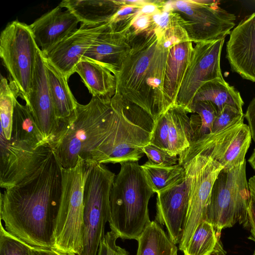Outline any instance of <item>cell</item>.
<instances>
[{"mask_svg": "<svg viewBox=\"0 0 255 255\" xmlns=\"http://www.w3.org/2000/svg\"><path fill=\"white\" fill-rule=\"evenodd\" d=\"M152 119L118 92L112 98L92 96L77 104V114L63 124L50 146L62 167H74L78 157L87 166L138 161L150 142Z\"/></svg>", "mask_w": 255, "mask_h": 255, "instance_id": "1", "label": "cell"}, {"mask_svg": "<svg viewBox=\"0 0 255 255\" xmlns=\"http://www.w3.org/2000/svg\"><path fill=\"white\" fill-rule=\"evenodd\" d=\"M62 168L52 150L34 173L0 194V218L5 229L31 246L53 248Z\"/></svg>", "mask_w": 255, "mask_h": 255, "instance_id": "2", "label": "cell"}, {"mask_svg": "<svg viewBox=\"0 0 255 255\" xmlns=\"http://www.w3.org/2000/svg\"><path fill=\"white\" fill-rule=\"evenodd\" d=\"M169 50L154 29L135 34L115 76L116 92L142 109L154 123L167 110L163 87Z\"/></svg>", "mask_w": 255, "mask_h": 255, "instance_id": "3", "label": "cell"}, {"mask_svg": "<svg viewBox=\"0 0 255 255\" xmlns=\"http://www.w3.org/2000/svg\"><path fill=\"white\" fill-rule=\"evenodd\" d=\"M120 164L111 190L108 222L119 238L136 240L151 222L148 206L155 193L138 161Z\"/></svg>", "mask_w": 255, "mask_h": 255, "instance_id": "4", "label": "cell"}, {"mask_svg": "<svg viewBox=\"0 0 255 255\" xmlns=\"http://www.w3.org/2000/svg\"><path fill=\"white\" fill-rule=\"evenodd\" d=\"M85 170L80 157L74 167L62 168V194L53 234V248L76 255H81L84 247Z\"/></svg>", "mask_w": 255, "mask_h": 255, "instance_id": "5", "label": "cell"}, {"mask_svg": "<svg viewBox=\"0 0 255 255\" xmlns=\"http://www.w3.org/2000/svg\"><path fill=\"white\" fill-rule=\"evenodd\" d=\"M250 201L246 161L231 169L223 168L214 183L205 221L212 224L220 237L223 229L237 223H249Z\"/></svg>", "mask_w": 255, "mask_h": 255, "instance_id": "6", "label": "cell"}, {"mask_svg": "<svg viewBox=\"0 0 255 255\" xmlns=\"http://www.w3.org/2000/svg\"><path fill=\"white\" fill-rule=\"evenodd\" d=\"M116 175L103 164L86 165L84 185V237L81 255H97L110 215V197Z\"/></svg>", "mask_w": 255, "mask_h": 255, "instance_id": "7", "label": "cell"}, {"mask_svg": "<svg viewBox=\"0 0 255 255\" xmlns=\"http://www.w3.org/2000/svg\"><path fill=\"white\" fill-rule=\"evenodd\" d=\"M37 46L29 25L14 20L1 31L0 56L17 96L27 100L33 80Z\"/></svg>", "mask_w": 255, "mask_h": 255, "instance_id": "8", "label": "cell"}, {"mask_svg": "<svg viewBox=\"0 0 255 255\" xmlns=\"http://www.w3.org/2000/svg\"><path fill=\"white\" fill-rule=\"evenodd\" d=\"M182 166L189 179V199L178 249L183 252L198 226L206 220L214 183L224 168L207 154H198Z\"/></svg>", "mask_w": 255, "mask_h": 255, "instance_id": "9", "label": "cell"}, {"mask_svg": "<svg viewBox=\"0 0 255 255\" xmlns=\"http://www.w3.org/2000/svg\"><path fill=\"white\" fill-rule=\"evenodd\" d=\"M252 139L249 127L243 119L222 130L206 134L191 143L178 156V164L182 165L198 154H207L224 168L231 169L246 161Z\"/></svg>", "mask_w": 255, "mask_h": 255, "instance_id": "10", "label": "cell"}, {"mask_svg": "<svg viewBox=\"0 0 255 255\" xmlns=\"http://www.w3.org/2000/svg\"><path fill=\"white\" fill-rule=\"evenodd\" d=\"M171 10L179 14L189 38L194 43L225 39L235 25L236 17L218 6L197 0H169Z\"/></svg>", "mask_w": 255, "mask_h": 255, "instance_id": "11", "label": "cell"}, {"mask_svg": "<svg viewBox=\"0 0 255 255\" xmlns=\"http://www.w3.org/2000/svg\"><path fill=\"white\" fill-rule=\"evenodd\" d=\"M224 40L195 43L175 103L188 113H192L193 99L199 89L209 81L223 78L220 58Z\"/></svg>", "mask_w": 255, "mask_h": 255, "instance_id": "12", "label": "cell"}, {"mask_svg": "<svg viewBox=\"0 0 255 255\" xmlns=\"http://www.w3.org/2000/svg\"><path fill=\"white\" fill-rule=\"evenodd\" d=\"M0 186L7 189L34 173L52 151L48 144L33 148L11 139L0 131Z\"/></svg>", "mask_w": 255, "mask_h": 255, "instance_id": "13", "label": "cell"}, {"mask_svg": "<svg viewBox=\"0 0 255 255\" xmlns=\"http://www.w3.org/2000/svg\"><path fill=\"white\" fill-rule=\"evenodd\" d=\"M135 16L117 22H110L108 27L99 35L82 59L101 65L116 76L130 51L135 35L131 25Z\"/></svg>", "mask_w": 255, "mask_h": 255, "instance_id": "14", "label": "cell"}, {"mask_svg": "<svg viewBox=\"0 0 255 255\" xmlns=\"http://www.w3.org/2000/svg\"><path fill=\"white\" fill-rule=\"evenodd\" d=\"M25 102L32 112L46 142L50 146L59 133L62 124L56 116L43 56L40 49L37 55L29 93Z\"/></svg>", "mask_w": 255, "mask_h": 255, "instance_id": "15", "label": "cell"}, {"mask_svg": "<svg viewBox=\"0 0 255 255\" xmlns=\"http://www.w3.org/2000/svg\"><path fill=\"white\" fill-rule=\"evenodd\" d=\"M109 22L96 25L81 23L80 27L43 56L68 79L77 64Z\"/></svg>", "mask_w": 255, "mask_h": 255, "instance_id": "16", "label": "cell"}, {"mask_svg": "<svg viewBox=\"0 0 255 255\" xmlns=\"http://www.w3.org/2000/svg\"><path fill=\"white\" fill-rule=\"evenodd\" d=\"M156 194L155 221L161 226H165L170 240L175 244H179L188 205L187 175L185 173L183 179L175 186Z\"/></svg>", "mask_w": 255, "mask_h": 255, "instance_id": "17", "label": "cell"}, {"mask_svg": "<svg viewBox=\"0 0 255 255\" xmlns=\"http://www.w3.org/2000/svg\"><path fill=\"white\" fill-rule=\"evenodd\" d=\"M226 53L232 70L255 82V12L242 20L231 31Z\"/></svg>", "mask_w": 255, "mask_h": 255, "instance_id": "18", "label": "cell"}, {"mask_svg": "<svg viewBox=\"0 0 255 255\" xmlns=\"http://www.w3.org/2000/svg\"><path fill=\"white\" fill-rule=\"evenodd\" d=\"M59 5L29 25L35 41L43 54H46L78 29L80 22L68 9Z\"/></svg>", "mask_w": 255, "mask_h": 255, "instance_id": "19", "label": "cell"}, {"mask_svg": "<svg viewBox=\"0 0 255 255\" xmlns=\"http://www.w3.org/2000/svg\"><path fill=\"white\" fill-rule=\"evenodd\" d=\"M193 49V42L188 40L174 45L168 51L163 87L167 110L175 105Z\"/></svg>", "mask_w": 255, "mask_h": 255, "instance_id": "20", "label": "cell"}, {"mask_svg": "<svg viewBox=\"0 0 255 255\" xmlns=\"http://www.w3.org/2000/svg\"><path fill=\"white\" fill-rule=\"evenodd\" d=\"M43 56L56 116L62 125L69 124L76 118L78 102L70 89L68 79Z\"/></svg>", "mask_w": 255, "mask_h": 255, "instance_id": "21", "label": "cell"}, {"mask_svg": "<svg viewBox=\"0 0 255 255\" xmlns=\"http://www.w3.org/2000/svg\"><path fill=\"white\" fill-rule=\"evenodd\" d=\"M59 5L70 11L81 23L93 25L109 22L123 5L121 0H63Z\"/></svg>", "mask_w": 255, "mask_h": 255, "instance_id": "22", "label": "cell"}, {"mask_svg": "<svg viewBox=\"0 0 255 255\" xmlns=\"http://www.w3.org/2000/svg\"><path fill=\"white\" fill-rule=\"evenodd\" d=\"M74 72L80 76L92 96L112 98L115 94L116 76L103 66L82 59L76 66Z\"/></svg>", "mask_w": 255, "mask_h": 255, "instance_id": "23", "label": "cell"}, {"mask_svg": "<svg viewBox=\"0 0 255 255\" xmlns=\"http://www.w3.org/2000/svg\"><path fill=\"white\" fill-rule=\"evenodd\" d=\"M166 112L168 118V153L179 156L190 146L192 131L188 113L176 105L171 106Z\"/></svg>", "mask_w": 255, "mask_h": 255, "instance_id": "24", "label": "cell"}, {"mask_svg": "<svg viewBox=\"0 0 255 255\" xmlns=\"http://www.w3.org/2000/svg\"><path fill=\"white\" fill-rule=\"evenodd\" d=\"M11 139L33 148L48 144L28 105H22L17 100L14 108Z\"/></svg>", "mask_w": 255, "mask_h": 255, "instance_id": "25", "label": "cell"}, {"mask_svg": "<svg viewBox=\"0 0 255 255\" xmlns=\"http://www.w3.org/2000/svg\"><path fill=\"white\" fill-rule=\"evenodd\" d=\"M198 101L211 103L218 113L227 105L233 106L243 112L244 102L240 92L233 86H230L224 78L205 83L196 93L193 103Z\"/></svg>", "mask_w": 255, "mask_h": 255, "instance_id": "26", "label": "cell"}, {"mask_svg": "<svg viewBox=\"0 0 255 255\" xmlns=\"http://www.w3.org/2000/svg\"><path fill=\"white\" fill-rule=\"evenodd\" d=\"M136 240V255H178L176 245L155 221H151Z\"/></svg>", "mask_w": 255, "mask_h": 255, "instance_id": "27", "label": "cell"}, {"mask_svg": "<svg viewBox=\"0 0 255 255\" xmlns=\"http://www.w3.org/2000/svg\"><path fill=\"white\" fill-rule=\"evenodd\" d=\"M184 255H226L220 237L211 223L204 221L197 227L182 252Z\"/></svg>", "mask_w": 255, "mask_h": 255, "instance_id": "28", "label": "cell"}, {"mask_svg": "<svg viewBox=\"0 0 255 255\" xmlns=\"http://www.w3.org/2000/svg\"><path fill=\"white\" fill-rule=\"evenodd\" d=\"M145 178L154 193L165 191L180 183L185 177V169L179 164L165 166L148 160L141 165Z\"/></svg>", "mask_w": 255, "mask_h": 255, "instance_id": "29", "label": "cell"}, {"mask_svg": "<svg viewBox=\"0 0 255 255\" xmlns=\"http://www.w3.org/2000/svg\"><path fill=\"white\" fill-rule=\"evenodd\" d=\"M191 110L193 114L190 118L192 131L191 143L212 132L213 123L218 114L213 105L207 101L193 103Z\"/></svg>", "mask_w": 255, "mask_h": 255, "instance_id": "30", "label": "cell"}, {"mask_svg": "<svg viewBox=\"0 0 255 255\" xmlns=\"http://www.w3.org/2000/svg\"><path fill=\"white\" fill-rule=\"evenodd\" d=\"M14 88L8 83L7 80L0 76V131L7 140L11 138V132L14 108L17 97Z\"/></svg>", "mask_w": 255, "mask_h": 255, "instance_id": "31", "label": "cell"}, {"mask_svg": "<svg viewBox=\"0 0 255 255\" xmlns=\"http://www.w3.org/2000/svg\"><path fill=\"white\" fill-rule=\"evenodd\" d=\"M0 255H33V246L0 226Z\"/></svg>", "mask_w": 255, "mask_h": 255, "instance_id": "32", "label": "cell"}, {"mask_svg": "<svg viewBox=\"0 0 255 255\" xmlns=\"http://www.w3.org/2000/svg\"><path fill=\"white\" fill-rule=\"evenodd\" d=\"M176 13L170 26L160 37L157 36L163 47L168 50L181 42L190 40L182 25V18L178 13Z\"/></svg>", "mask_w": 255, "mask_h": 255, "instance_id": "33", "label": "cell"}, {"mask_svg": "<svg viewBox=\"0 0 255 255\" xmlns=\"http://www.w3.org/2000/svg\"><path fill=\"white\" fill-rule=\"evenodd\" d=\"M245 118V114L235 107L226 105L217 114L214 120L212 133L222 130Z\"/></svg>", "mask_w": 255, "mask_h": 255, "instance_id": "34", "label": "cell"}, {"mask_svg": "<svg viewBox=\"0 0 255 255\" xmlns=\"http://www.w3.org/2000/svg\"><path fill=\"white\" fill-rule=\"evenodd\" d=\"M168 118L165 112L155 123L150 143L158 147L168 150Z\"/></svg>", "mask_w": 255, "mask_h": 255, "instance_id": "35", "label": "cell"}, {"mask_svg": "<svg viewBox=\"0 0 255 255\" xmlns=\"http://www.w3.org/2000/svg\"><path fill=\"white\" fill-rule=\"evenodd\" d=\"M142 149L148 160L154 164L170 166L178 163V156H172L166 150L150 143L143 146Z\"/></svg>", "mask_w": 255, "mask_h": 255, "instance_id": "36", "label": "cell"}, {"mask_svg": "<svg viewBox=\"0 0 255 255\" xmlns=\"http://www.w3.org/2000/svg\"><path fill=\"white\" fill-rule=\"evenodd\" d=\"M118 238L113 231L108 232L100 243L97 255H128L125 249L117 245Z\"/></svg>", "mask_w": 255, "mask_h": 255, "instance_id": "37", "label": "cell"}, {"mask_svg": "<svg viewBox=\"0 0 255 255\" xmlns=\"http://www.w3.org/2000/svg\"><path fill=\"white\" fill-rule=\"evenodd\" d=\"M151 15L138 13L131 21V27L135 34L151 29Z\"/></svg>", "mask_w": 255, "mask_h": 255, "instance_id": "38", "label": "cell"}, {"mask_svg": "<svg viewBox=\"0 0 255 255\" xmlns=\"http://www.w3.org/2000/svg\"><path fill=\"white\" fill-rule=\"evenodd\" d=\"M139 7L133 5H123L112 17L110 22H117L136 15L140 10Z\"/></svg>", "mask_w": 255, "mask_h": 255, "instance_id": "39", "label": "cell"}, {"mask_svg": "<svg viewBox=\"0 0 255 255\" xmlns=\"http://www.w3.org/2000/svg\"><path fill=\"white\" fill-rule=\"evenodd\" d=\"M245 118L248 123L252 138L255 142V98L250 103L245 114Z\"/></svg>", "mask_w": 255, "mask_h": 255, "instance_id": "40", "label": "cell"}, {"mask_svg": "<svg viewBox=\"0 0 255 255\" xmlns=\"http://www.w3.org/2000/svg\"><path fill=\"white\" fill-rule=\"evenodd\" d=\"M33 255H76L75 254L59 250L54 248H42L33 247Z\"/></svg>", "mask_w": 255, "mask_h": 255, "instance_id": "41", "label": "cell"}, {"mask_svg": "<svg viewBox=\"0 0 255 255\" xmlns=\"http://www.w3.org/2000/svg\"><path fill=\"white\" fill-rule=\"evenodd\" d=\"M248 219L251 233L255 239V201L251 198L248 208Z\"/></svg>", "mask_w": 255, "mask_h": 255, "instance_id": "42", "label": "cell"}, {"mask_svg": "<svg viewBox=\"0 0 255 255\" xmlns=\"http://www.w3.org/2000/svg\"><path fill=\"white\" fill-rule=\"evenodd\" d=\"M248 184L251 198L255 201V175L249 179Z\"/></svg>", "mask_w": 255, "mask_h": 255, "instance_id": "43", "label": "cell"}, {"mask_svg": "<svg viewBox=\"0 0 255 255\" xmlns=\"http://www.w3.org/2000/svg\"><path fill=\"white\" fill-rule=\"evenodd\" d=\"M248 162L255 172V148L254 149L252 154L249 158Z\"/></svg>", "mask_w": 255, "mask_h": 255, "instance_id": "44", "label": "cell"}, {"mask_svg": "<svg viewBox=\"0 0 255 255\" xmlns=\"http://www.w3.org/2000/svg\"><path fill=\"white\" fill-rule=\"evenodd\" d=\"M254 255H255V253H254Z\"/></svg>", "mask_w": 255, "mask_h": 255, "instance_id": "45", "label": "cell"}]
</instances>
